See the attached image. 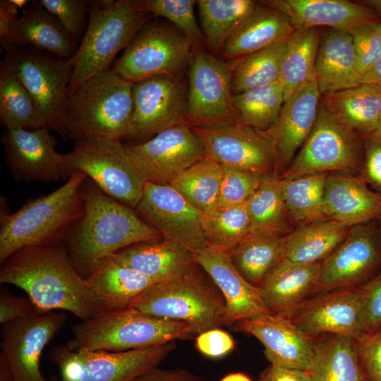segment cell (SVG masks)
<instances>
[{"instance_id": "obj_1", "label": "cell", "mask_w": 381, "mask_h": 381, "mask_svg": "<svg viewBox=\"0 0 381 381\" xmlns=\"http://www.w3.org/2000/svg\"><path fill=\"white\" fill-rule=\"evenodd\" d=\"M0 283L23 289L37 310L71 313L81 320L104 310L73 265L64 242L25 247L1 264Z\"/></svg>"}, {"instance_id": "obj_2", "label": "cell", "mask_w": 381, "mask_h": 381, "mask_svg": "<svg viewBox=\"0 0 381 381\" xmlns=\"http://www.w3.org/2000/svg\"><path fill=\"white\" fill-rule=\"evenodd\" d=\"M80 190L84 212L69 229L64 243L73 265L84 278L123 248L164 239L135 209L108 196L89 178Z\"/></svg>"}, {"instance_id": "obj_3", "label": "cell", "mask_w": 381, "mask_h": 381, "mask_svg": "<svg viewBox=\"0 0 381 381\" xmlns=\"http://www.w3.org/2000/svg\"><path fill=\"white\" fill-rule=\"evenodd\" d=\"M86 178L82 171H74L63 186L28 200L13 213L1 205L0 263L25 247L64 242L69 229L84 212L80 188Z\"/></svg>"}, {"instance_id": "obj_4", "label": "cell", "mask_w": 381, "mask_h": 381, "mask_svg": "<svg viewBox=\"0 0 381 381\" xmlns=\"http://www.w3.org/2000/svg\"><path fill=\"white\" fill-rule=\"evenodd\" d=\"M133 83L111 69L91 78L67 97V137L118 139L126 138L133 116Z\"/></svg>"}, {"instance_id": "obj_5", "label": "cell", "mask_w": 381, "mask_h": 381, "mask_svg": "<svg viewBox=\"0 0 381 381\" xmlns=\"http://www.w3.org/2000/svg\"><path fill=\"white\" fill-rule=\"evenodd\" d=\"M66 346L73 351L121 352L196 336L188 324L126 308L82 320Z\"/></svg>"}, {"instance_id": "obj_6", "label": "cell", "mask_w": 381, "mask_h": 381, "mask_svg": "<svg viewBox=\"0 0 381 381\" xmlns=\"http://www.w3.org/2000/svg\"><path fill=\"white\" fill-rule=\"evenodd\" d=\"M199 268L195 262L181 274L154 284L128 308L186 322L196 336L219 327L224 325V298L210 276Z\"/></svg>"}, {"instance_id": "obj_7", "label": "cell", "mask_w": 381, "mask_h": 381, "mask_svg": "<svg viewBox=\"0 0 381 381\" xmlns=\"http://www.w3.org/2000/svg\"><path fill=\"white\" fill-rule=\"evenodd\" d=\"M149 21L138 0H117L108 8L91 1L85 32L74 56L68 96L95 75L109 68L116 55L125 49Z\"/></svg>"}, {"instance_id": "obj_8", "label": "cell", "mask_w": 381, "mask_h": 381, "mask_svg": "<svg viewBox=\"0 0 381 381\" xmlns=\"http://www.w3.org/2000/svg\"><path fill=\"white\" fill-rule=\"evenodd\" d=\"M64 159L68 179L80 171L121 203L135 209L141 200L146 181L121 140H76Z\"/></svg>"}, {"instance_id": "obj_9", "label": "cell", "mask_w": 381, "mask_h": 381, "mask_svg": "<svg viewBox=\"0 0 381 381\" xmlns=\"http://www.w3.org/2000/svg\"><path fill=\"white\" fill-rule=\"evenodd\" d=\"M1 50L4 53L2 59L34 97L49 129L66 139L64 114L73 57L61 58L20 45H9Z\"/></svg>"}, {"instance_id": "obj_10", "label": "cell", "mask_w": 381, "mask_h": 381, "mask_svg": "<svg viewBox=\"0 0 381 381\" xmlns=\"http://www.w3.org/2000/svg\"><path fill=\"white\" fill-rule=\"evenodd\" d=\"M193 49L190 41L171 23L149 20L111 69L131 83L157 75L184 76Z\"/></svg>"}, {"instance_id": "obj_11", "label": "cell", "mask_w": 381, "mask_h": 381, "mask_svg": "<svg viewBox=\"0 0 381 381\" xmlns=\"http://www.w3.org/2000/svg\"><path fill=\"white\" fill-rule=\"evenodd\" d=\"M364 159L363 137L320 102L315 123L283 179L329 172H358ZM359 175V174H358Z\"/></svg>"}, {"instance_id": "obj_12", "label": "cell", "mask_w": 381, "mask_h": 381, "mask_svg": "<svg viewBox=\"0 0 381 381\" xmlns=\"http://www.w3.org/2000/svg\"><path fill=\"white\" fill-rule=\"evenodd\" d=\"M176 346V341L121 352L73 351L56 345L49 361L57 365L61 381H133L157 367Z\"/></svg>"}, {"instance_id": "obj_13", "label": "cell", "mask_w": 381, "mask_h": 381, "mask_svg": "<svg viewBox=\"0 0 381 381\" xmlns=\"http://www.w3.org/2000/svg\"><path fill=\"white\" fill-rule=\"evenodd\" d=\"M187 80L186 123L190 126L217 127L238 122L232 107L229 61L206 49L194 48Z\"/></svg>"}, {"instance_id": "obj_14", "label": "cell", "mask_w": 381, "mask_h": 381, "mask_svg": "<svg viewBox=\"0 0 381 381\" xmlns=\"http://www.w3.org/2000/svg\"><path fill=\"white\" fill-rule=\"evenodd\" d=\"M185 76L157 75L133 83V116L126 138L145 142L164 130L186 123Z\"/></svg>"}, {"instance_id": "obj_15", "label": "cell", "mask_w": 381, "mask_h": 381, "mask_svg": "<svg viewBox=\"0 0 381 381\" xmlns=\"http://www.w3.org/2000/svg\"><path fill=\"white\" fill-rule=\"evenodd\" d=\"M67 319L64 311L36 310L1 325L0 357L8 367L11 381H56L42 375L40 358Z\"/></svg>"}, {"instance_id": "obj_16", "label": "cell", "mask_w": 381, "mask_h": 381, "mask_svg": "<svg viewBox=\"0 0 381 381\" xmlns=\"http://www.w3.org/2000/svg\"><path fill=\"white\" fill-rule=\"evenodd\" d=\"M381 271V234L374 222L350 228L344 241L321 263L311 294L359 286Z\"/></svg>"}, {"instance_id": "obj_17", "label": "cell", "mask_w": 381, "mask_h": 381, "mask_svg": "<svg viewBox=\"0 0 381 381\" xmlns=\"http://www.w3.org/2000/svg\"><path fill=\"white\" fill-rule=\"evenodd\" d=\"M201 140L206 157L221 165L236 168L262 178L280 169L268 137L239 122L209 128L191 127Z\"/></svg>"}, {"instance_id": "obj_18", "label": "cell", "mask_w": 381, "mask_h": 381, "mask_svg": "<svg viewBox=\"0 0 381 381\" xmlns=\"http://www.w3.org/2000/svg\"><path fill=\"white\" fill-rule=\"evenodd\" d=\"M126 146L145 181L160 185H169L206 157L201 140L187 123L164 130L145 142Z\"/></svg>"}, {"instance_id": "obj_19", "label": "cell", "mask_w": 381, "mask_h": 381, "mask_svg": "<svg viewBox=\"0 0 381 381\" xmlns=\"http://www.w3.org/2000/svg\"><path fill=\"white\" fill-rule=\"evenodd\" d=\"M135 209L165 240L193 253L209 245L202 229V212L171 185L146 182L142 198Z\"/></svg>"}, {"instance_id": "obj_20", "label": "cell", "mask_w": 381, "mask_h": 381, "mask_svg": "<svg viewBox=\"0 0 381 381\" xmlns=\"http://www.w3.org/2000/svg\"><path fill=\"white\" fill-rule=\"evenodd\" d=\"M1 140L13 179L49 183L68 178L64 154L56 152V140L49 129H8Z\"/></svg>"}, {"instance_id": "obj_21", "label": "cell", "mask_w": 381, "mask_h": 381, "mask_svg": "<svg viewBox=\"0 0 381 381\" xmlns=\"http://www.w3.org/2000/svg\"><path fill=\"white\" fill-rule=\"evenodd\" d=\"M361 296L359 287L336 290L306 298L286 318L306 334H359Z\"/></svg>"}, {"instance_id": "obj_22", "label": "cell", "mask_w": 381, "mask_h": 381, "mask_svg": "<svg viewBox=\"0 0 381 381\" xmlns=\"http://www.w3.org/2000/svg\"><path fill=\"white\" fill-rule=\"evenodd\" d=\"M236 325L262 343L271 365L304 371L310 368L317 339L303 332L289 319L266 313Z\"/></svg>"}, {"instance_id": "obj_23", "label": "cell", "mask_w": 381, "mask_h": 381, "mask_svg": "<svg viewBox=\"0 0 381 381\" xmlns=\"http://www.w3.org/2000/svg\"><path fill=\"white\" fill-rule=\"evenodd\" d=\"M195 262L210 276L226 303L224 325L270 313L259 288L248 282L234 265L229 252L208 245L193 253Z\"/></svg>"}, {"instance_id": "obj_24", "label": "cell", "mask_w": 381, "mask_h": 381, "mask_svg": "<svg viewBox=\"0 0 381 381\" xmlns=\"http://www.w3.org/2000/svg\"><path fill=\"white\" fill-rule=\"evenodd\" d=\"M321 94L316 80L287 99L274 123L263 133L272 142L280 169L289 167L315 123Z\"/></svg>"}, {"instance_id": "obj_25", "label": "cell", "mask_w": 381, "mask_h": 381, "mask_svg": "<svg viewBox=\"0 0 381 381\" xmlns=\"http://www.w3.org/2000/svg\"><path fill=\"white\" fill-rule=\"evenodd\" d=\"M285 13L297 30L319 28L349 31L368 23H381V16L357 1L346 0H262Z\"/></svg>"}, {"instance_id": "obj_26", "label": "cell", "mask_w": 381, "mask_h": 381, "mask_svg": "<svg viewBox=\"0 0 381 381\" xmlns=\"http://www.w3.org/2000/svg\"><path fill=\"white\" fill-rule=\"evenodd\" d=\"M324 212L326 219L349 227L370 222L381 214V195L359 176L329 173Z\"/></svg>"}, {"instance_id": "obj_27", "label": "cell", "mask_w": 381, "mask_h": 381, "mask_svg": "<svg viewBox=\"0 0 381 381\" xmlns=\"http://www.w3.org/2000/svg\"><path fill=\"white\" fill-rule=\"evenodd\" d=\"M315 76L321 95L361 84L353 40L348 31L322 28Z\"/></svg>"}, {"instance_id": "obj_28", "label": "cell", "mask_w": 381, "mask_h": 381, "mask_svg": "<svg viewBox=\"0 0 381 381\" xmlns=\"http://www.w3.org/2000/svg\"><path fill=\"white\" fill-rule=\"evenodd\" d=\"M321 263L301 264L284 258L259 287L269 312L287 318L311 294L320 276Z\"/></svg>"}, {"instance_id": "obj_29", "label": "cell", "mask_w": 381, "mask_h": 381, "mask_svg": "<svg viewBox=\"0 0 381 381\" xmlns=\"http://www.w3.org/2000/svg\"><path fill=\"white\" fill-rule=\"evenodd\" d=\"M295 31L285 13L261 3L231 36L217 56L229 61L285 41Z\"/></svg>"}, {"instance_id": "obj_30", "label": "cell", "mask_w": 381, "mask_h": 381, "mask_svg": "<svg viewBox=\"0 0 381 381\" xmlns=\"http://www.w3.org/2000/svg\"><path fill=\"white\" fill-rule=\"evenodd\" d=\"M110 258L145 275L155 284L181 274L195 263L193 252L165 239L132 245Z\"/></svg>"}, {"instance_id": "obj_31", "label": "cell", "mask_w": 381, "mask_h": 381, "mask_svg": "<svg viewBox=\"0 0 381 381\" xmlns=\"http://www.w3.org/2000/svg\"><path fill=\"white\" fill-rule=\"evenodd\" d=\"M77 44L40 1H32L18 20L10 45L30 47L71 59L76 52Z\"/></svg>"}, {"instance_id": "obj_32", "label": "cell", "mask_w": 381, "mask_h": 381, "mask_svg": "<svg viewBox=\"0 0 381 381\" xmlns=\"http://www.w3.org/2000/svg\"><path fill=\"white\" fill-rule=\"evenodd\" d=\"M320 103L330 113L361 135L380 128L381 87L362 83L321 95Z\"/></svg>"}, {"instance_id": "obj_33", "label": "cell", "mask_w": 381, "mask_h": 381, "mask_svg": "<svg viewBox=\"0 0 381 381\" xmlns=\"http://www.w3.org/2000/svg\"><path fill=\"white\" fill-rule=\"evenodd\" d=\"M87 280L104 313L128 308L155 284L145 275L111 258L103 262Z\"/></svg>"}, {"instance_id": "obj_34", "label": "cell", "mask_w": 381, "mask_h": 381, "mask_svg": "<svg viewBox=\"0 0 381 381\" xmlns=\"http://www.w3.org/2000/svg\"><path fill=\"white\" fill-rule=\"evenodd\" d=\"M350 228L331 219L298 226L285 236L284 258L301 264L322 262L344 241Z\"/></svg>"}, {"instance_id": "obj_35", "label": "cell", "mask_w": 381, "mask_h": 381, "mask_svg": "<svg viewBox=\"0 0 381 381\" xmlns=\"http://www.w3.org/2000/svg\"><path fill=\"white\" fill-rule=\"evenodd\" d=\"M196 5L206 49L218 56L231 36L261 3L253 0H198Z\"/></svg>"}, {"instance_id": "obj_36", "label": "cell", "mask_w": 381, "mask_h": 381, "mask_svg": "<svg viewBox=\"0 0 381 381\" xmlns=\"http://www.w3.org/2000/svg\"><path fill=\"white\" fill-rule=\"evenodd\" d=\"M310 381H365L358 361L354 337L328 334L316 341L307 371Z\"/></svg>"}, {"instance_id": "obj_37", "label": "cell", "mask_w": 381, "mask_h": 381, "mask_svg": "<svg viewBox=\"0 0 381 381\" xmlns=\"http://www.w3.org/2000/svg\"><path fill=\"white\" fill-rule=\"evenodd\" d=\"M286 236L250 234L229 251L234 265L248 282L259 288L284 259Z\"/></svg>"}, {"instance_id": "obj_38", "label": "cell", "mask_w": 381, "mask_h": 381, "mask_svg": "<svg viewBox=\"0 0 381 381\" xmlns=\"http://www.w3.org/2000/svg\"><path fill=\"white\" fill-rule=\"evenodd\" d=\"M321 32L319 28L297 30L286 40L279 76L284 102L315 80V64Z\"/></svg>"}, {"instance_id": "obj_39", "label": "cell", "mask_w": 381, "mask_h": 381, "mask_svg": "<svg viewBox=\"0 0 381 381\" xmlns=\"http://www.w3.org/2000/svg\"><path fill=\"white\" fill-rule=\"evenodd\" d=\"M0 121L6 130L49 129L34 97L3 59L0 62Z\"/></svg>"}, {"instance_id": "obj_40", "label": "cell", "mask_w": 381, "mask_h": 381, "mask_svg": "<svg viewBox=\"0 0 381 381\" xmlns=\"http://www.w3.org/2000/svg\"><path fill=\"white\" fill-rule=\"evenodd\" d=\"M250 234L286 236L293 230L286 208L280 177H265L246 202Z\"/></svg>"}, {"instance_id": "obj_41", "label": "cell", "mask_w": 381, "mask_h": 381, "mask_svg": "<svg viewBox=\"0 0 381 381\" xmlns=\"http://www.w3.org/2000/svg\"><path fill=\"white\" fill-rule=\"evenodd\" d=\"M327 173L280 178L284 200L292 225L326 219L324 212Z\"/></svg>"}, {"instance_id": "obj_42", "label": "cell", "mask_w": 381, "mask_h": 381, "mask_svg": "<svg viewBox=\"0 0 381 381\" xmlns=\"http://www.w3.org/2000/svg\"><path fill=\"white\" fill-rule=\"evenodd\" d=\"M286 40L229 61L233 95L279 82Z\"/></svg>"}, {"instance_id": "obj_43", "label": "cell", "mask_w": 381, "mask_h": 381, "mask_svg": "<svg viewBox=\"0 0 381 381\" xmlns=\"http://www.w3.org/2000/svg\"><path fill=\"white\" fill-rule=\"evenodd\" d=\"M222 165L205 157L191 165L169 185L199 211L210 212L218 205Z\"/></svg>"}, {"instance_id": "obj_44", "label": "cell", "mask_w": 381, "mask_h": 381, "mask_svg": "<svg viewBox=\"0 0 381 381\" xmlns=\"http://www.w3.org/2000/svg\"><path fill=\"white\" fill-rule=\"evenodd\" d=\"M284 103V92L279 82L232 97L236 121L261 132L266 131L274 123Z\"/></svg>"}, {"instance_id": "obj_45", "label": "cell", "mask_w": 381, "mask_h": 381, "mask_svg": "<svg viewBox=\"0 0 381 381\" xmlns=\"http://www.w3.org/2000/svg\"><path fill=\"white\" fill-rule=\"evenodd\" d=\"M202 229L209 245L228 251L234 248L250 234L246 203L230 207L217 206L204 212Z\"/></svg>"}, {"instance_id": "obj_46", "label": "cell", "mask_w": 381, "mask_h": 381, "mask_svg": "<svg viewBox=\"0 0 381 381\" xmlns=\"http://www.w3.org/2000/svg\"><path fill=\"white\" fill-rule=\"evenodd\" d=\"M143 11L167 19L183 34L194 48L206 49L205 38L195 14V0H138Z\"/></svg>"}, {"instance_id": "obj_47", "label": "cell", "mask_w": 381, "mask_h": 381, "mask_svg": "<svg viewBox=\"0 0 381 381\" xmlns=\"http://www.w3.org/2000/svg\"><path fill=\"white\" fill-rule=\"evenodd\" d=\"M222 179L218 200L219 207L247 202L264 178L229 166L222 165Z\"/></svg>"}, {"instance_id": "obj_48", "label": "cell", "mask_w": 381, "mask_h": 381, "mask_svg": "<svg viewBox=\"0 0 381 381\" xmlns=\"http://www.w3.org/2000/svg\"><path fill=\"white\" fill-rule=\"evenodd\" d=\"M45 9L52 14L78 43L87 29L89 0H40Z\"/></svg>"}, {"instance_id": "obj_49", "label": "cell", "mask_w": 381, "mask_h": 381, "mask_svg": "<svg viewBox=\"0 0 381 381\" xmlns=\"http://www.w3.org/2000/svg\"><path fill=\"white\" fill-rule=\"evenodd\" d=\"M348 32L353 40L357 68L362 78L381 58V23L361 24Z\"/></svg>"}, {"instance_id": "obj_50", "label": "cell", "mask_w": 381, "mask_h": 381, "mask_svg": "<svg viewBox=\"0 0 381 381\" xmlns=\"http://www.w3.org/2000/svg\"><path fill=\"white\" fill-rule=\"evenodd\" d=\"M356 350L365 381H381V327L354 337Z\"/></svg>"}, {"instance_id": "obj_51", "label": "cell", "mask_w": 381, "mask_h": 381, "mask_svg": "<svg viewBox=\"0 0 381 381\" xmlns=\"http://www.w3.org/2000/svg\"><path fill=\"white\" fill-rule=\"evenodd\" d=\"M358 287L361 296V333L381 327V271Z\"/></svg>"}, {"instance_id": "obj_52", "label": "cell", "mask_w": 381, "mask_h": 381, "mask_svg": "<svg viewBox=\"0 0 381 381\" xmlns=\"http://www.w3.org/2000/svg\"><path fill=\"white\" fill-rule=\"evenodd\" d=\"M361 136L364 143V159L358 176L381 195V128Z\"/></svg>"}, {"instance_id": "obj_53", "label": "cell", "mask_w": 381, "mask_h": 381, "mask_svg": "<svg viewBox=\"0 0 381 381\" xmlns=\"http://www.w3.org/2000/svg\"><path fill=\"white\" fill-rule=\"evenodd\" d=\"M195 338L196 349L210 358L225 356L235 347V341L231 334L219 327L203 332Z\"/></svg>"}, {"instance_id": "obj_54", "label": "cell", "mask_w": 381, "mask_h": 381, "mask_svg": "<svg viewBox=\"0 0 381 381\" xmlns=\"http://www.w3.org/2000/svg\"><path fill=\"white\" fill-rule=\"evenodd\" d=\"M37 310L28 297L12 295L6 289L0 291V323L2 325L27 317Z\"/></svg>"}, {"instance_id": "obj_55", "label": "cell", "mask_w": 381, "mask_h": 381, "mask_svg": "<svg viewBox=\"0 0 381 381\" xmlns=\"http://www.w3.org/2000/svg\"><path fill=\"white\" fill-rule=\"evenodd\" d=\"M18 8L10 0L0 1V44L1 49L9 46L18 23Z\"/></svg>"}, {"instance_id": "obj_56", "label": "cell", "mask_w": 381, "mask_h": 381, "mask_svg": "<svg viewBox=\"0 0 381 381\" xmlns=\"http://www.w3.org/2000/svg\"><path fill=\"white\" fill-rule=\"evenodd\" d=\"M133 381H202L192 373L184 369H161L152 368Z\"/></svg>"}, {"instance_id": "obj_57", "label": "cell", "mask_w": 381, "mask_h": 381, "mask_svg": "<svg viewBox=\"0 0 381 381\" xmlns=\"http://www.w3.org/2000/svg\"><path fill=\"white\" fill-rule=\"evenodd\" d=\"M258 381H310L307 371L270 365Z\"/></svg>"}, {"instance_id": "obj_58", "label": "cell", "mask_w": 381, "mask_h": 381, "mask_svg": "<svg viewBox=\"0 0 381 381\" xmlns=\"http://www.w3.org/2000/svg\"><path fill=\"white\" fill-rule=\"evenodd\" d=\"M362 83L381 87V58L362 76Z\"/></svg>"}, {"instance_id": "obj_59", "label": "cell", "mask_w": 381, "mask_h": 381, "mask_svg": "<svg viewBox=\"0 0 381 381\" xmlns=\"http://www.w3.org/2000/svg\"><path fill=\"white\" fill-rule=\"evenodd\" d=\"M220 381H252L251 379L242 373H230L224 376Z\"/></svg>"}, {"instance_id": "obj_60", "label": "cell", "mask_w": 381, "mask_h": 381, "mask_svg": "<svg viewBox=\"0 0 381 381\" xmlns=\"http://www.w3.org/2000/svg\"><path fill=\"white\" fill-rule=\"evenodd\" d=\"M358 1L373 8L381 16V0H364Z\"/></svg>"}, {"instance_id": "obj_61", "label": "cell", "mask_w": 381, "mask_h": 381, "mask_svg": "<svg viewBox=\"0 0 381 381\" xmlns=\"http://www.w3.org/2000/svg\"><path fill=\"white\" fill-rule=\"evenodd\" d=\"M13 4H14L18 9L23 8L26 4H28L29 1L28 0H10Z\"/></svg>"}, {"instance_id": "obj_62", "label": "cell", "mask_w": 381, "mask_h": 381, "mask_svg": "<svg viewBox=\"0 0 381 381\" xmlns=\"http://www.w3.org/2000/svg\"><path fill=\"white\" fill-rule=\"evenodd\" d=\"M373 222L381 234V214Z\"/></svg>"}, {"instance_id": "obj_63", "label": "cell", "mask_w": 381, "mask_h": 381, "mask_svg": "<svg viewBox=\"0 0 381 381\" xmlns=\"http://www.w3.org/2000/svg\"><path fill=\"white\" fill-rule=\"evenodd\" d=\"M380 128H381V113H380Z\"/></svg>"}]
</instances>
